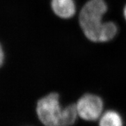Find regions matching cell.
Here are the masks:
<instances>
[{
	"instance_id": "cell-1",
	"label": "cell",
	"mask_w": 126,
	"mask_h": 126,
	"mask_svg": "<svg viewBox=\"0 0 126 126\" xmlns=\"http://www.w3.org/2000/svg\"><path fill=\"white\" fill-rule=\"evenodd\" d=\"M108 11L104 0H88L81 9L79 16L80 27L85 37L94 42H100L105 22L103 17Z\"/></svg>"
},
{
	"instance_id": "cell-2",
	"label": "cell",
	"mask_w": 126,
	"mask_h": 126,
	"mask_svg": "<svg viewBox=\"0 0 126 126\" xmlns=\"http://www.w3.org/2000/svg\"><path fill=\"white\" fill-rule=\"evenodd\" d=\"M62 109L59 95L51 92L37 101L35 113L42 126H59Z\"/></svg>"
},
{
	"instance_id": "cell-3",
	"label": "cell",
	"mask_w": 126,
	"mask_h": 126,
	"mask_svg": "<svg viewBox=\"0 0 126 126\" xmlns=\"http://www.w3.org/2000/svg\"><path fill=\"white\" fill-rule=\"evenodd\" d=\"M79 118L86 122H97L104 113V102L99 96L85 94L76 103Z\"/></svg>"
},
{
	"instance_id": "cell-4",
	"label": "cell",
	"mask_w": 126,
	"mask_h": 126,
	"mask_svg": "<svg viewBox=\"0 0 126 126\" xmlns=\"http://www.w3.org/2000/svg\"><path fill=\"white\" fill-rule=\"evenodd\" d=\"M51 8L54 14L63 19L72 18L76 12L74 0H51Z\"/></svg>"
},
{
	"instance_id": "cell-5",
	"label": "cell",
	"mask_w": 126,
	"mask_h": 126,
	"mask_svg": "<svg viewBox=\"0 0 126 126\" xmlns=\"http://www.w3.org/2000/svg\"><path fill=\"white\" fill-rule=\"evenodd\" d=\"M97 122V126H126L122 115L114 110L104 111Z\"/></svg>"
},
{
	"instance_id": "cell-6",
	"label": "cell",
	"mask_w": 126,
	"mask_h": 126,
	"mask_svg": "<svg viewBox=\"0 0 126 126\" xmlns=\"http://www.w3.org/2000/svg\"><path fill=\"white\" fill-rule=\"evenodd\" d=\"M78 118L76 104H70L63 107L59 126H74Z\"/></svg>"
},
{
	"instance_id": "cell-7",
	"label": "cell",
	"mask_w": 126,
	"mask_h": 126,
	"mask_svg": "<svg viewBox=\"0 0 126 126\" xmlns=\"http://www.w3.org/2000/svg\"><path fill=\"white\" fill-rule=\"evenodd\" d=\"M118 32L117 24L113 21H106L101 33L100 42H107L113 40Z\"/></svg>"
},
{
	"instance_id": "cell-8",
	"label": "cell",
	"mask_w": 126,
	"mask_h": 126,
	"mask_svg": "<svg viewBox=\"0 0 126 126\" xmlns=\"http://www.w3.org/2000/svg\"><path fill=\"white\" fill-rule=\"evenodd\" d=\"M3 60H4V53H3L1 46L0 44V67L3 64Z\"/></svg>"
},
{
	"instance_id": "cell-9",
	"label": "cell",
	"mask_w": 126,
	"mask_h": 126,
	"mask_svg": "<svg viewBox=\"0 0 126 126\" xmlns=\"http://www.w3.org/2000/svg\"><path fill=\"white\" fill-rule=\"evenodd\" d=\"M123 14H124V17L125 19H126V4L125 5L124 7Z\"/></svg>"
},
{
	"instance_id": "cell-10",
	"label": "cell",
	"mask_w": 126,
	"mask_h": 126,
	"mask_svg": "<svg viewBox=\"0 0 126 126\" xmlns=\"http://www.w3.org/2000/svg\"></svg>"
}]
</instances>
